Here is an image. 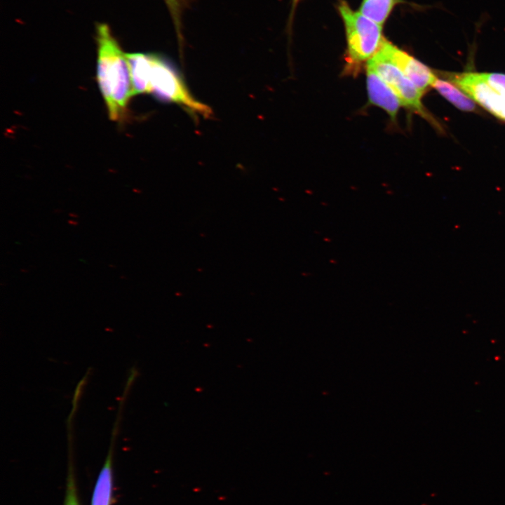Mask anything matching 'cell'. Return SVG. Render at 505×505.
<instances>
[{
	"mask_svg": "<svg viewBox=\"0 0 505 505\" xmlns=\"http://www.w3.org/2000/svg\"><path fill=\"white\" fill-rule=\"evenodd\" d=\"M97 45V80L106 103L109 118L122 121L128 115V106L133 96L126 55L106 24L96 27Z\"/></svg>",
	"mask_w": 505,
	"mask_h": 505,
	"instance_id": "cell-1",
	"label": "cell"
},
{
	"mask_svg": "<svg viewBox=\"0 0 505 505\" xmlns=\"http://www.w3.org/2000/svg\"><path fill=\"white\" fill-rule=\"evenodd\" d=\"M345 26L347 41V72L355 74L361 65L372 58L384 39L380 25L360 12H355L345 2L339 6Z\"/></svg>",
	"mask_w": 505,
	"mask_h": 505,
	"instance_id": "cell-2",
	"label": "cell"
},
{
	"mask_svg": "<svg viewBox=\"0 0 505 505\" xmlns=\"http://www.w3.org/2000/svg\"><path fill=\"white\" fill-rule=\"evenodd\" d=\"M442 74L478 105L505 121V74L462 72Z\"/></svg>",
	"mask_w": 505,
	"mask_h": 505,
	"instance_id": "cell-3",
	"label": "cell"
},
{
	"mask_svg": "<svg viewBox=\"0 0 505 505\" xmlns=\"http://www.w3.org/2000/svg\"><path fill=\"white\" fill-rule=\"evenodd\" d=\"M150 93L161 101L173 102L204 117L212 114L206 105L196 100L187 89L178 74L161 58L151 55Z\"/></svg>",
	"mask_w": 505,
	"mask_h": 505,
	"instance_id": "cell-4",
	"label": "cell"
},
{
	"mask_svg": "<svg viewBox=\"0 0 505 505\" xmlns=\"http://www.w3.org/2000/svg\"><path fill=\"white\" fill-rule=\"evenodd\" d=\"M367 66L373 69L386 82L403 106L427 120H433L422 105V97L424 94L403 73L382 46L368 61Z\"/></svg>",
	"mask_w": 505,
	"mask_h": 505,
	"instance_id": "cell-5",
	"label": "cell"
},
{
	"mask_svg": "<svg viewBox=\"0 0 505 505\" xmlns=\"http://www.w3.org/2000/svg\"><path fill=\"white\" fill-rule=\"evenodd\" d=\"M382 47L403 73L424 94L438 78L428 66L384 40Z\"/></svg>",
	"mask_w": 505,
	"mask_h": 505,
	"instance_id": "cell-6",
	"label": "cell"
},
{
	"mask_svg": "<svg viewBox=\"0 0 505 505\" xmlns=\"http://www.w3.org/2000/svg\"><path fill=\"white\" fill-rule=\"evenodd\" d=\"M125 400H119L114 422L107 455L99 473L93 489L90 505H112L113 500V456L115 440L119 433Z\"/></svg>",
	"mask_w": 505,
	"mask_h": 505,
	"instance_id": "cell-7",
	"label": "cell"
},
{
	"mask_svg": "<svg viewBox=\"0 0 505 505\" xmlns=\"http://www.w3.org/2000/svg\"><path fill=\"white\" fill-rule=\"evenodd\" d=\"M366 83L369 101L382 108L394 121L401 103L386 82L371 67L366 65Z\"/></svg>",
	"mask_w": 505,
	"mask_h": 505,
	"instance_id": "cell-8",
	"label": "cell"
},
{
	"mask_svg": "<svg viewBox=\"0 0 505 505\" xmlns=\"http://www.w3.org/2000/svg\"><path fill=\"white\" fill-rule=\"evenodd\" d=\"M126 55L130 71L133 96L150 93L151 55L139 53Z\"/></svg>",
	"mask_w": 505,
	"mask_h": 505,
	"instance_id": "cell-9",
	"label": "cell"
},
{
	"mask_svg": "<svg viewBox=\"0 0 505 505\" xmlns=\"http://www.w3.org/2000/svg\"><path fill=\"white\" fill-rule=\"evenodd\" d=\"M432 88L457 109L467 112L476 110V102L450 81L437 78Z\"/></svg>",
	"mask_w": 505,
	"mask_h": 505,
	"instance_id": "cell-10",
	"label": "cell"
},
{
	"mask_svg": "<svg viewBox=\"0 0 505 505\" xmlns=\"http://www.w3.org/2000/svg\"><path fill=\"white\" fill-rule=\"evenodd\" d=\"M397 1L398 0H363L359 12L382 25Z\"/></svg>",
	"mask_w": 505,
	"mask_h": 505,
	"instance_id": "cell-11",
	"label": "cell"
},
{
	"mask_svg": "<svg viewBox=\"0 0 505 505\" xmlns=\"http://www.w3.org/2000/svg\"><path fill=\"white\" fill-rule=\"evenodd\" d=\"M63 505H80L74 474L72 461L69 456L65 497Z\"/></svg>",
	"mask_w": 505,
	"mask_h": 505,
	"instance_id": "cell-12",
	"label": "cell"
},
{
	"mask_svg": "<svg viewBox=\"0 0 505 505\" xmlns=\"http://www.w3.org/2000/svg\"><path fill=\"white\" fill-rule=\"evenodd\" d=\"M165 1L168 5L173 16H174V19L176 20V23H177L180 8L179 0H165Z\"/></svg>",
	"mask_w": 505,
	"mask_h": 505,
	"instance_id": "cell-13",
	"label": "cell"
},
{
	"mask_svg": "<svg viewBox=\"0 0 505 505\" xmlns=\"http://www.w3.org/2000/svg\"><path fill=\"white\" fill-rule=\"evenodd\" d=\"M67 222L69 223V224L73 225V226H77L79 224V222L74 220H69L67 221Z\"/></svg>",
	"mask_w": 505,
	"mask_h": 505,
	"instance_id": "cell-14",
	"label": "cell"
},
{
	"mask_svg": "<svg viewBox=\"0 0 505 505\" xmlns=\"http://www.w3.org/2000/svg\"><path fill=\"white\" fill-rule=\"evenodd\" d=\"M69 216L71 217H72V218H77V217H79V215H78L76 213H69Z\"/></svg>",
	"mask_w": 505,
	"mask_h": 505,
	"instance_id": "cell-15",
	"label": "cell"
},
{
	"mask_svg": "<svg viewBox=\"0 0 505 505\" xmlns=\"http://www.w3.org/2000/svg\"><path fill=\"white\" fill-rule=\"evenodd\" d=\"M297 1H298V0H293V6H294L297 3Z\"/></svg>",
	"mask_w": 505,
	"mask_h": 505,
	"instance_id": "cell-16",
	"label": "cell"
},
{
	"mask_svg": "<svg viewBox=\"0 0 505 505\" xmlns=\"http://www.w3.org/2000/svg\"><path fill=\"white\" fill-rule=\"evenodd\" d=\"M61 211H62L61 210H55L54 213H58V212H61Z\"/></svg>",
	"mask_w": 505,
	"mask_h": 505,
	"instance_id": "cell-17",
	"label": "cell"
},
{
	"mask_svg": "<svg viewBox=\"0 0 505 505\" xmlns=\"http://www.w3.org/2000/svg\"><path fill=\"white\" fill-rule=\"evenodd\" d=\"M109 267H113V268H115V267H116L114 264H109Z\"/></svg>",
	"mask_w": 505,
	"mask_h": 505,
	"instance_id": "cell-18",
	"label": "cell"
},
{
	"mask_svg": "<svg viewBox=\"0 0 505 505\" xmlns=\"http://www.w3.org/2000/svg\"><path fill=\"white\" fill-rule=\"evenodd\" d=\"M120 278H123V279H126V278L124 276H121Z\"/></svg>",
	"mask_w": 505,
	"mask_h": 505,
	"instance_id": "cell-19",
	"label": "cell"
}]
</instances>
